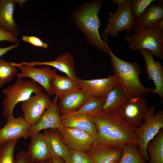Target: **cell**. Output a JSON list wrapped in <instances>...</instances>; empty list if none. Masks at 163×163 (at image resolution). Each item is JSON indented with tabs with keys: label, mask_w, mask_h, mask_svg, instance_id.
I'll return each instance as SVG.
<instances>
[{
	"label": "cell",
	"mask_w": 163,
	"mask_h": 163,
	"mask_svg": "<svg viewBox=\"0 0 163 163\" xmlns=\"http://www.w3.org/2000/svg\"><path fill=\"white\" fill-rule=\"evenodd\" d=\"M104 4L101 0L86 1L73 9L70 17L88 45L108 53L107 42L102 40L99 32L101 21L98 13Z\"/></svg>",
	"instance_id": "6da1fadb"
},
{
	"label": "cell",
	"mask_w": 163,
	"mask_h": 163,
	"mask_svg": "<svg viewBox=\"0 0 163 163\" xmlns=\"http://www.w3.org/2000/svg\"><path fill=\"white\" fill-rule=\"evenodd\" d=\"M98 131L96 142L108 146L120 147L126 144L138 145L133 129L115 115L100 113L91 117Z\"/></svg>",
	"instance_id": "7a4b0ae2"
},
{
	"label": "cell",
	"mask_w": 163,
	"mask_h": 163,
	"mask_svg": "<svg viewBox=\"0 0 163 163\" xmlns=\"http://www.w3.org/2000/svg\"><path fill=\"white\" fill-rule=\"evenodd\" d=\"M107 48L116 81L130 97H141L154 91V89L147 88L141 83L139 77L141 69L137 63L120 59L113 53L108 45Z\"/></svg>",
	"instance_id": "3957f363"
},
{
	"label": "cell",
	"mask_w": 163,
	"mask_h": 163,
	"mask_svg": "<svg viewBox=\"0 0 163 163\" xmlns=\"http://www.w3.org/2000/svg\"><path fill=\"white\" fill-rule=\"evenodd\" d=\"M133 33L125 37L129 43L128 48L132 51L147 50L153 56L163 59V30L157 24L150 27L135 26Z\"/></svg>",
	"instance_id": "277c9868"
},
{
	"label": "cell",
	"mask_w": 163,
	"mask_h": 163,
	"mask_svg": "<svg viewBox=\"0 0 163 163\" xmlns=\"http://www.w3.org/2000/svg\"><path fill=\"white\" fill-rule=\"evenodd\" d=\"M43 89L33 80H25L18 78L11 85L3 90L5 97L2 101L3 115L7 120L14 117L13 112L15 105L19 102L27 100L33 93L42 92Z\"/></svg>",
	"instance_id": "5b68a950"
},
{
	"label": "cell",
	"mask_w": 163,
	"mask_h": 163,
	"mask_svg": "<svg viewBox=\"0 0 163 163\" xmlns=\"http://www.w3.org/2000/svg\"><path fill=\"white\" fill-rule=\"evenodd\" d=\"M163 128V110L159 108L156 114L155 108L152 106L149 109L142 124L134 129L135 134L139 140L138 146L140 155L145 162H149V158L147 150L148 144Z\"/></svg>",
	"instance_id": "8992f818"
},
{
	"label": "cell",
	"mask_w": 163,
	"mask_h": 163,
	"mask_svg": "<svg viewBox=\"0 0 163 163\" xmlns=\"http://www.w3.org/2000/svg\"><path fill=\"white\" fill-rule=\"evenodd\" d=\"M133 0H125L121 5L118 6L117 10L114 13L109 11L108 24L104 33L101 34L104 41L107 42L109 36L116 37L120 31L125 30L128 34L133 31L135 25V19L131 11Z\"/></svg>",
	"instance_id": "52a82bcc"
},
{
	"label": "cell",
	"mask_w": 163,
	"mask_h": 163,
	"mask_svg": "<svg viewBox=\"0 0 163 163\" xmlns=\"http://www.w3.org/2000/svg\"><path fill=\"white\" fill-rule=\"evenodd\" d=\"M149 108L146 98L130 97L118 109L115 115L133 129L139 127L145 120Z\"/></svg>",
	"instance_id": "ba28073f"
},
{
	"label": "cell",
	"mask_w": 163,
	"mask_h": 163,
	"mask_svg": "<svg viewBox=\"0 0 163 163\" xmlns=\"http://www.w3.org/2000/svg\"><path fill=\"white\" fill-rule=\"evenodd\" d=\"M53 101L44 93L31 95L22 102L21 109L25 120L31 126L36 124Z\"/></svg>",
	"instance_id": "9c48e42d"
},
{
	"label": "cell",
	"mask_w": 163,
	"mask_h": 163,
	"mask_svg": "<svg viewBox=\"0 0 163 163\" xmlns=\"http://www.w3.org/2000/svg\"><path fill=\"white\" fill-rule=\"evenodd\" d=\"M58 130L63 142L69 149L87 152L96 142L94 137L78 129L62 126Z\"/></svg>",
	"instance_id": "30bf717a"
},
{
	"label": "cell",
	"mask_w": 163,
	"mask_h": 163,
	"mask_svg": "<svg viewBox=\"0 0 163 163\" xmlns=\"http://www.w3.org/2000/svg\"><path fill=\"white\" fill-rule=\"evenodd\" d=\"M40 68L27 65H18L15 67L21 71L17 74L18 78H28L40 85L44 91L50 96L53 95L50 87L51 79L57 75L55 70L47 66Z\"/></svg>",
	"instance_id": "8fae6325"
},
{
	"label": "cell",
	"mask_w": 163,
	"mask_h": 163,
	"mask_svg": "<svg viewBox=\"0 0 163 163\" xmlns=\"http://www.w3.org/2000/svg\"><path fill=\"white\" fill-rule=\"evenodd\" d=\"M58 98L55 96L50 106L44 112L39 122L31 126L27 134V139L42 130L50 129H58L62 126L61 114L57 107Z\"/></svg>",
	"instance_id": "7c38bea8"
},
{
	"label": "cell",
	"mask_w": 163,
	"mask_h": 163,
	"mask_svg": "<svg viewBox=\"0 0 163 163\" xmlns=\"http://www.w3.org/2000/svg\"><path fill=\"white\" fill-rule=\"evenodd\" d=\"M11 64L14 66L23 65L52 66L64 73L67 76L75 81H77L78 78L75 70V64L73 57L69 52L64 53L58 56L54 60L50 61H32L30 62L23 61L20 63L11 62Z\"/></svg>",
	"instance_id": "4fadbf2b"
},
{
	"label": "cell",
	"mask_w": 163,
	"mask_h": 163,
	"mask_svg": "<svg viewBox=\"0 0 163 163\" xmlns=\"http://www.w3.org/2000/svg\"><path fill=\"white\" fill-rule=\"evenodd\" d=\"M145 63L146 73L148 78L154 82L155 88L152 93L158 95L160 98L163 100V66L162 62L155 61L153 56L149 50H144L140 51Z\"/></svg>",
	"instance_id": "5bb4252c"
},
{
	"label": "cell",
	"mask_w": 163,
	"mask_h": 163,
	"mask_svg": "<svg viewBox=\"0 0 163 163\" xmlns=\"http://www.w3.org/2000/svg\"><path fill=\"white\" fill-rule=\"evenodd\" d=\"M31 126L22 115L7 120L0 129V143L20 138L27 139V134Z\"/></svg>",
	"instance_id": "9a60e30c"
},
{
	"label": "cell",
	"mask_w": 163,
	"mask_h": 163,
	"mask_svg": "<svg viewBox=\"0 0 163 163\" xmlns=\"http://www.w3.org/2000/svg\"><path fill=\"white\" fill-rule=\"evenodd\" d=\"M86 152L94 163H118L123 150L120 147L108 146L96 142Z\"/></svg>",
	"instance_id": "2e32d148"
},
{
	"label": "cell",
	"mask_w": 163,
	"mask_h": 163,
	"mask_svg": "<svg viewBox=\"0 0 163 163\" xmlns=\"http://www.w3.org/2000/svg\"><path fill=\"white\" fill-rule=\"evenodd\" d=\"M116 81L113 74L106 78L88 80L78 78L77 81L80 88L89 95L104 97H106Z\"/></svg>",
	"instance_id": "e0dca14e"
},
{
	"label": "cell",
	"mask_w": 163,
	"mask_h": 163,
	"mask_svg": "<svg viewBox=\"0 0 163 163\" xmlns=\"http://www.w3.org/2000/svg\"><path fill=\"white\" fill-rule=\"evenodd\" d=\"M62 126L74 128L85 131L96 138L98 131L91 117L73 113L61 115Z\"/></svg>",
	"instance_id": "ac0fdd59"
},
{
	"label": "cell",
	"mask_w": 163,
	"mask_h": 163,
	"mask_svg": "<svg viewBox=\"0 0 163 163\" xmlns=\"http://www.w3.org/2000/svg\"><path fill=\"white\" fill-rule=\"evenodd\" d=\"M26 152L29 157L35 162L51 158L52 156L46 137L40 133L30 137Z\"/></svg>",
	"instance_id": "d6986e66"
},
{
	"label": "cell",
	"mask_w": 163,
	"mask_h": 163,
	"mask_svg": "<svg viewBox=\"0 0 163 163\" xmlns=\"http://www.w3.org/2000/svg\"><path fill=\"white\" fill-rule=\"evenodd\" d=\"M130 98L124 89L116 81L105 97L101 113L115 115L119 107Z\"/></svg>",
	"instance_id": "ffe728a7"
},
{
	"label": "cell",
	"mask_w": 163,
	"mask_h": 163,
	"mask_svg": "<svg viewBox=\"0 0 163 163\" xmlns=\"http://www.w3.org/2000/svg\"><path fill=\"white\" fill-rule=\"evenodd\" d=\"M89 96L80 88L59 98L57 107L61 115L76 112L82 107Z\"/></svg>",
	"instance_id": "44dd1931"
},
{
	"label": "cell",
	"mask_w": 163,
	"mask_h": 163,
	"mask_svg": "<svg viewBox=\"0 0 163 163\" xmlns=\"http://www.w3.org/2000/svg\"><path fill=\"white\" fill-rule=\"evenodd\" d=\"M15 3L14 0H0V26L17 36L18 30L13 17Z\"/></svg>",
	"instance_id": "7402d4cb"
},
{
	"label": "cell",
	"mask_w": 163,
	"mask_h": 163,
	"mask_svg": "<svg viewBox=\"0 0 163 163\" xmlns=\"http://www.w3.org/2000/svg\"><path fill=\"white\" fill-rule=\"evenodd\" d=\"M43 133L47 140L52 156L59 157L66 162L70 149L63 142L58 130L56 129H45Z\"/></svg>",
	"instance_id": "603a6c76"
},
{
	"label": "cell",
	"mask_w": 163,
	"mask_h": 163,
	"mask_svg": "<svg viewBox=\"0 0 163 163\" xmlns=\"http://www.w3.org/2000/svg\"><path fill=\"white\" fill-rule=\"evenodd\" d=\"M50 87L53 95L55 94L58 98L80 88L77 81L67 76L58 74L51 79Z\"/></svg>",
	"instance_id": "cb8c5ba5"
},
{
	"label": "cell",
	"mask_w": 163,
	"mask_h": 163,
	"mask_svg": "<svg viewBox=\"0 0 163 163\" xmlns=\"http://www.w3.org/2000/svg\"><path fill=\"white\" fill-rule=\"evenodd\" d=\"M162 18L163 5L152 3L135 20V25L145 27H153L156 25Z\"/></svg>",
	"instance_id": "d4e9b609"
},
{
	"label": "cell",
	"mask_w": 163,
	"mask_h": 163,
	"mask_svg": "<svg viewBox=\"0 0 163 163\" xmlns=\"http://www.w3.org/2000/svg\"><path fill=\"white\" fill-rule=\"evenodd\" d=\"M149 163H163V128L148 144Z\"/></svg>",
	"instance_id": "484cf974"
},
{
	"label": "cell",
	"mask_w": 163,
	"mask_h": 163,
	"mask_svg": "<svg viewBox=\"0 0 163 163\" xmlns=\"http://www.w3.org/2000/svg\"><path fill=\"white\" fill-rule=\"evenodd\" d=\"M105 97L90 95L82 107L75 113L85 115L90 117L101 112Z\"/></svg>",
	"instance_id": "4316f807"
},
{
	"label": "cell",
	"mask_w": 163,
	"mask_h": 163,
	"mask_svg": "<svg viewBox=\"0 0 163 163\" xmlns=\"http://www.w3.org/2000/svg\"><path fill=\"white\" fill-rule=\"evenodd\" d=\"M123 153L118 163H147L142 158L138 145L126 144L121 145Z\"/></svg>",
	"instance_id": "83f0119b"
},
{
	"label": "cell",
	"mask_w": 163,
	"mask_h": 163,
	"mask_svg": "<svg viewBox=\"0 0 163 163\" xmlns=\"http://www.w3.org/2000/svg\"><path fill=\"white\" fill-rule=\"evenodd\" d=\"M18 140L0 143V163H14V152Z\"/></svg>",
	"instance_id": "f1b7e54d"
},
{
	"label": "cell",
	"mask_w": 163,
	"mask_h": 163,
	"mask_svg": "<svg viewBox=\"0 0 163 163\" xmlns=\"http://www.w3.org/2000/svg\"><path fill=\"white\" fill-rule=\"evenodd\" d=\"M17 68L3 59L0 60V88L5 84L11 81L17 73Z\"/></svg>",
	"instance_id": "f546056e"
},
{
	"label": "cell",
	"mask_w": 163,
	"mask_h": 163,
	"mask_svg": "<svg viewBox=\"0 0 163 163\" xmlns=\"http://www.w3.org/2000/svg\"><path fill=\"white\" fill-rule=\"evenodd\" d=\"M65 163H94L89 155L85 152L69 149L68 158Z\"/></svg>",
	"instance_id": "4dcf8cb0"
},
{
	"label": "cell",
	"mask_w": 163,
	"mask_h": 163,
	"mask_svg": "<svg viewBox=\"0 0 163 163\" xmlns=\"http://www.w3.org/2000/svg\"><path fill=\"white\" fill-rule=\"evenodd\" d=\"M155 0H133L131 4V11L132 16L135 20L142 15L146 8L154 2Z\"/></svg>",
	"instance_id": "1f68e13d"
},
{
	"label": "cell",
	"mask_w": 163,
	"mask_h": 163,
	"mask_svg": "<svg viewBox=\"0 0 163 163\" xmlns=\"http://www.w3.org/2000/svg\"><path fill=\"white\" fill-rule=\"evenodd\" d=\"M22 40L36 47L44 49H46L48 47L47 43L43 42L39 38L36 36L23 35Z\"/></svg>",
	"instance_id": "d6a6232c"
},
{
	"label": "cell",
	"mask_w": 163,
	"mask_h": 163,
	"mask_svg": "<svg viewBox=\"0 0 163 163\" xmlns=\"http://www.w3.org/2000/svg\"><path fill=\"white\" fill-rule=\"evenodd\" d=\"M2 41L15 43L19 42L16 36L4 30L0 26V41Z\"/></svg>",
	"instance_id": "836d02e7"
},
{
	"label": "cell",
	"mask_w": 163,
	"mask_h": 163,
	"mask_svg": "<svg viewBox=\"0 0 163 163\" xmlns=\"http://www.w3.org/2000/svg\"><path fill=\"white\" fill-rule=\"evenodd\" d=\"M14 163H35V162L29 157L26 152L21 150L16 155Z\"/></svg>",
	"instance_id": "e575fe53"
},
{
	"label": "cell",
	"mask_w": 163,
	"mask_h": 163,
	"mask_svg": "<svg viewBox=\"0 0 163 163\" xmlns=\"http://www.w3.org/2000/svg\"><path fill=\"white\" fill-rule=\"evenodd\" d=\"M0 44L1 42L0 41ZM20 44V43L19 42L15 43L13 45L6 47L1 48L0 47V57L9 51L13 49L18 47Z\"/></svg>",
	"instance_id": "d590c367"
},
{
	"label": "cell",
	"mask_w": 163,
	"mask_h": 163,
	"mask_svg": "<svg viewBox=\"0 0 163 163\" xmlns=\"http://www.w3.org/2000/svg\"><path fill=\"white\" fill-rule=\"evenodd\" d=\"M51 158L52 163H65L63 159L59 157L53 156Z\"/></svg>",
	"instance_id": "8d00e7d4"
},
{
	"label": "cell",
	"mask_w": 163,
	"mask_h": 163,
	"mask_svg": "<svg viewBox=\"0 0 163 163\" xmlns=\"http://www.w3.org/2000/svg\"><path fill=\"white\" fill-rule=\"evenodd\" d=\"M125 0H112L111 4L113 5H117L118 6L122 4Z\"/></svg>",
	"instance_id": "74e56055"
},
{
	"label": "cell",
	"mask_w": 163,
	"mask_h": 163,
	"mask_svg": "<svg viewBox=\"0 0 163 163\" xmlns=\"http://www.w3.org/2000/svg\"><path fill=\"white\" fill-rule=\"evenodd\" d=\"M14 1L15 4H18L21 8H23L24 4L27 1L26 0H14Z\"/></svg>",
	"instance_id": "f35d334b"
},
{
	"label": "cell",
	"mask_w": 163,
	"mask_h": 163,
	"mask_svg": "<svg viewBox=\"0 0 163 163\" xmlns=\"http://www.w3.org/2000/svg\"><path fill=\"white\" fill-rule=\"evenodd\" d=\"M35 163H52V158H48L42 161L35 162Z\"/></svg>",
	"instance_id": "ab89813d"
}]
</instances>
